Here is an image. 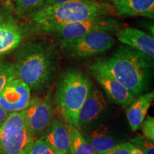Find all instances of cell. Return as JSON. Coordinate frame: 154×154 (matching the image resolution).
<instances>
[{"label": "cell", "mask_w": 154, "mask_h": 154, "mask_svg": "<svg viewBox=\"0 0 154 154\" xmlns=\"http://www.w3.org/2000/svg\"><path fill=\"white\" fill-rule=\"evenodd\" d=\"M57 60L54 44L47 42L26 44L19 51L13 63L16 78L25 83L31 91L42 92L54 76Z\"/></svg>", "instance_id": "6da1fadb"}, {"label": "cell", "mask_w": 154, "mask_h": 154, "mask_svg": "<svg viewBox=\"0 0 154 154\" xmlns=\"http://www.w3.org/2000/svg\"><path fill=\"white\" fill-rule=\"evenodd\" d=\"M153 61L137 50L124 46L103 63L116 79L136 96L147 87Z\"/></svg>", "instance_id": "7a4b0ae2"}, {"label": "cell", "mask_w": 154, "mask_h": 154, "mask_svg": "<svg viewBox=\"0 0 154 154\" xmlns=\"http://www.w3.org/2000/svg\"><path fill=\"white\" fill-rule=\"evenodd\" d=\"M116 13L109 2L81 0L61 5L43 7L28 15L40 30L59 25L72 24L91 18L111 16Z\"/></svg>", "instance_id": "3957f363"}, {"label": "cell", "mask_w": 154, "mask_h": 154, "mask_svg": "<svg viewBox=\"0 0 154 154\" xmlns=\"http://www.w3.org/2000/svg\"><path fill=\"white\" fill-rule=\"evenodd\" d=\"M92 85L91 81L77 69H68L57 84V101L69 124L78 128V116Z\"/></svg>", "instance_id": "277c9868"}, {"label": "cell", "mask_w": 154, "mask_h": 154, "mask_svg": "<svg viewBox=\"0 0 154 154\" xmlns=\"http://www.w3.org/2000/svg\"><path fill=\"white\" fill-rule=\"evenodd\" d=\"M34 140L22 113H11L0 128V154H29Z\"/></svg>", "instance_id": "5b68a950"}, {"label": "cell", "mask_w": 154, "mask_h": 154, "mask_svg": "<svg viewBox=\"0 0 154 154\" xmlns=\"http://www.w3.org/2000/svg\"><path fill=\"white\" fill-rule=\"evenodd\" d=\"M60 44L64 56L82 60L110 49L114 45L115 38L110 32H97L74 39L62 40Z\"/></svg>", "instance_id": "8992f818"}, {"label": "cell", "mask_w": 154, "mask_h": 154, "mask_svg": "<svg viewBox=\"0 0 154 154\" xmlns=\"http://www.w3.org/2000/svg\"><path fill=\"white\" fill-rule=\"evenodd\" d=\"M122 28V24L110 16L91 18L82 22L72 23L52 27L44 29L41 31L51 34L60 41L79 38L86 34L97 32H116Z\"/></svg>", "instance_id": "52a82bcc"}, {"label": "cell", "mask_w": 154, "mask_h": 154, "mask_svg": "<svg viewBox=\"0 0 154 154\" xmlns=\"http://www.w3.org/2000/svg\"><path fill=\"white\" fill-rule=\"evenodd\" d=\"M90 74L103 88L109 99L122 107H128L134 101V96L125 88L105 66L103 61H98L88 68Z\"/></svg>", "instance_id": "ba28073f"}, {"label": "cell", "mask_w": 154, "mask_h": 154, "mask_svg": "<svg viewBox=\"0 0 154 154\" xmlns=\"http://www.w3.org/2000/svg\"><path fill=\"white\" fill-rule=\"evenodd\" d=\"M22 114L29 130L36 138L42 134L53 120V107L49 96L33 98Z\"/></svg>", "instance_id": "9c48e42d"}, {"label": "cell", "mask_w": 154, "mask_h": 154, "mask_svg": "<svg viewBox=\"0 0 154 154\" xmlns=\"http://www.w3.org/2000/svg\"><path fill=\"white\" fill-rule=\"evenodd\" d=\"M24 36V29L10 7L0 8V57L18 48Z\"/></svg>", "instance_id": "30bf717a"}, {"label": "cell", "mask_w": 154, "mask_h": 154, "mask_svg": "<svg viewBox=\"0 0 154 154\" xmlns=\"http://www.w3.org/2000/svg\"><path fill=\"white\" fill-rule=\"evenodd\" d=\"M31 89L25 83L14 79L0 93V107L9 114L22 112L29 104Z\"/></svg>", "instance_id": "8fae6325"}, {"label": "cell", "mask_w": 154, "mask_h": 154, "mask_svg": "<svg viewBox=\"0 0 154 154\" xmlns=\"http://www.w3.org/2000/svg\"><path fill=\"white\" fill-rule=\"evenodd\" d=\"M107 103L104 95L92 84L78 116V128L96 120L106 110Z\"/></svg>", "instance_id": "7c38bea8"}, {"label": "cell", "mask_w": 154, "mask_h": 154, "mask_svg": "<svg viewBox=\"0 0 154 154\" xmlns=\"http://www.w3.org/2000/svg\"><path fill=\"white\" fill-rule=\"evenodd\" d=\"M116 35L119 41L122 44L153 59L154 38L153 36L136 28H121L116 32Z\"/></svg>", "instance_id": "4fadbf2b"}, {"label": "cell", "mask_w": 154, "mask_h": 154, "mask_svg": "<svg viewBox=\"0 0 154 154\" xmlns=\"http://www.w3.org/2000/svg\"><path fill=\"white\" fill-rule=\"evenodd\" d=\"M57 154H70L69 123L53 119L40 136Z\"/></svg>", "instance_id": "5bb4252c"}, {"label": "cell", "mask_w": 154, "mask_h": 154, "mask_svg": "<svg viewBox=\"0 0 154 154\" xmlns=\"http://www.w3.org/2000/svg\"><path fill=\"white\" fill-rule=\"evenodd\" d=\"M154 98V92L144 94L135 97L131 104L127 108L126 113L127 120L133 131H136L140 128L147 116Z\"/></svg>", "instance_id": "9a60e30c"}, {"label": "cell", "mask_w": 154, "mask_h": 154, "mask_svg": "<svg viewBox=\"0 0 154 154\" xmlns=\"http://www.w3.org/2000/svg\"><path fill=\"white\" fill-rule=\"evenodd\" d=\"M119 17L143 16L153 18L154 0H119L113 3Z\"/></svg>", "instance_id": "2e32d148"}, {"label": "cell", "mask_w": 154, "mask_h": 154, "mask_svg": "<svg viewBox=\"0 0 154 154\" xmlns=\"http://www.w3.org/2000/svg\"><path fill=\"white\" fill-rule=\"evenodd\" d=\"M85 138L93 146L97 154H105L116 145L114 139L109 134L108 127L103 125L91 131Z\"/></svg>", "instance_id": "e0dca14e"}, {"label": "cell", "mask_w": 154, "mask_h": 154, "mask_svg": "<svg viewBox=\"0 0 154 154\" xmlns=\"http://www.w3.org/2000/svg\"><path fill=\"white\" fill-rule=\"evenodd\" d=\"M69 134L70 154H97L78 128L69 124Z\"/></svg>", "instance_id": "ac0fdd59"}, {"label": "cell", "mask_w": 154, "mask_h": 154, "mask_svg": "<svg viewBox=\"0 0 154 154\" xmlns=\"http://www.w3.org/2000/svg\"><path fill=\"white\" fill-rule=\"evenodd\" d=\"M18 16H28L43 7L45 0H12Z\"/></svg>", "instance_id": "d6986e66"}, {"label": "cell", "mask_w": 154, "mask_h": 154, "mask_svg": "<svg viewBox=\"0 0 154 154\" xmlns=\"http://www.w3.org/2000/svg\"><path fill=\"white\" fill-rule=\"evenodd\" d=\"M16 78L14 64L0 60V93L11 81Z\"/></svg>", "instance_id": "ffe728a7"}, {"label": "cell", "mask_w": 154, "mask_h": 154, "mask_svg": "<svg viewBox=\"0 0 154 154\" xmlns=\"http://www.w3.org/2000/svg\"><path fill=\"white\" fill-rule=\"evenodd\" d=\"M131 143L134 146L139 148L143 154H154L153 141L147 139L143 136L137 135L131 140Z\"/></svg>", "instance_id": "44dd1931"}, {"label": "cell", "mask_w": 154, "mask_h": 154, "mask_svg": "<svg viewBox=\"0 0 154 154\" xmlns=\"http://www.w3.org/2000/svg\"><path fill=\"white\" fill-rule=\"evenodd\" d=\"M29 154H57L41 137L34 140Z\"/></svg>", "instance_id": "7402d4cb"}, {"label": "cell", "mask_w": 154, "mask_h": 154, "mask_svg": "<svg viewBox=\"0 0 154 154\" xmlns=\"http://www.w3.org/2000/svg\"><path fill=\"white\" fill-rule=\"evenodd\" d=\"M143 136L151 141L154 140V118L151 116H146L140 126Z\"/></svg>", "instance_id": "603a6c76"}, {"label": "cell", "mask_w": 154, "mask_h": 154, "mask_svg": "<svg viewBox=\"0 0 154 154\" xmlns=\"http://www.w3.org/2000/svg\"><path fill=\"white\" fill-rule=\"evenodd\" d=\"M133 146L134 145L131 142L116 144L105 154H131Z\"/></svg>", "instance_id": "cb8c5ba5"}, {"label": "cell", "mask_w": 154, "mask_h": 154, "mask_svg": "<svg viewBox=\"0 0 154 154\" xmlns=\"http://www.w3.org/2000/svg\"><path fill=\"white\" fill-rule=\"evenodd\" d=\"M76 1H81V0H45L43 7H42V8H43V7H51V6L61 5H63V4H67Z\"/></svg>", "instance_id": "d4e9b609"}, {"label": "cell", "mask_w": 154, "mask_h": 154, "mask_svg": "<svg viewBox=\"0 0 154 154\" xmlns=\"http://www.w3.org/2000/svg\"><path fill=\"white\" fill-rule=\"evenodd\" d=\"M9 113L6 112L5 110H3V109L0 107V128L2 126V125L4 124H5V122L9 117Z\"/></svg>", "instance_id": "484cf974"}, {"label": "cell", "mask_w": 154, "mask_h": 154, "mask_svg": "<svg viewBox=\"0 0 154 154\" xmlns=\"http://www.w3.org/2000/svg\"><path fill=\"white\" fill-rule=\"evenodd\" d=\"M131 154H143V153L139 148L134 146L131 150Z\"/></svg>", "instance_id": "4316f807"}, {"label": "cell", "mask_w": 154, "mask_h": 154, "mask_svg": "<svg viewBox=\"0 0 154 154\" xmlns=\"http://www.w3.org/2000/svg\"><path fill=\"white\" fill-rule=\"evenodd\" d=\"M106 2H109V3H114V2H116L119 1V0H105Z\"/></svg>", "instance_id": "83f0119b"}]
</instances>
